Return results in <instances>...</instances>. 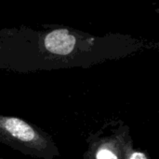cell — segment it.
<instances>
[{"label": "cell", "mask_w": 159, "mask_h": 159, "mask_svg": "<svg viewBox=\"0 0 159 159\" xmlns=\"http://www.w3.org/2000/svg\"><path fill=\"white\" fill-rule=\"evenodd\" d=\"M0 142L25 156L54 159L60 151L52 138L27 121L0 113Z\"/></svg>", "instance_id": "cell-1"}, {"label": "cell", "mask_w": 159, "mask_h": 159, "mask_svg": "<svg viewBox=\"0 0 159 159\" xmlns=\"http://www.w3.org/2000/svg\"><path fill=\"white\" fill-rule=\"evenodd\" d=\"M88 148L82 159H126L133 145L129 127L123 121L105 123L86 140Z\"/></svg>", "instance_id": "cell-2"}, {"label": "cell", "mask_w": 159, "mask_h": 159, "mask_svg": "<svg viewBox=\"0 0 159 159\" xmlns=\"http://www.w3.org/2000/svg\"><path fill=\"white\" fill-rule=\"evenodd\" d=\"M75 37L65 29H59L48 34L45 38L46 49L55 54L67 55L74 50Z\"/></svg>", "instance_id": "cell-3"}, {"label": "cell", "mask_w": 159, "mask_h": 159, "mask_svg": "<svg viewBox=\"0 0 159 159\" xmlns=\"http://www.w3.org/2000/svg\"><path fill=\"white\" fill-rule=\"evenodd\" d=\"M126 159H151V157L147 152L141 149H135L133 144L128 149Z\"/></svg>", "instance_id": "cell-4"}, {"label": "cell", "mask_w": 159, "mask_h": 159, "mask_svg": "<svg viewBox=\"0 0 159 159\" xmlns=\"http://www.w3.org/2000/svg\"><path fill=\"white\" fill-rule=\"evenodd\" d=\"M0 159H3V158H1V157H0Z\"/></svg>", "instance_id": "cell-5"}]
</instances>
